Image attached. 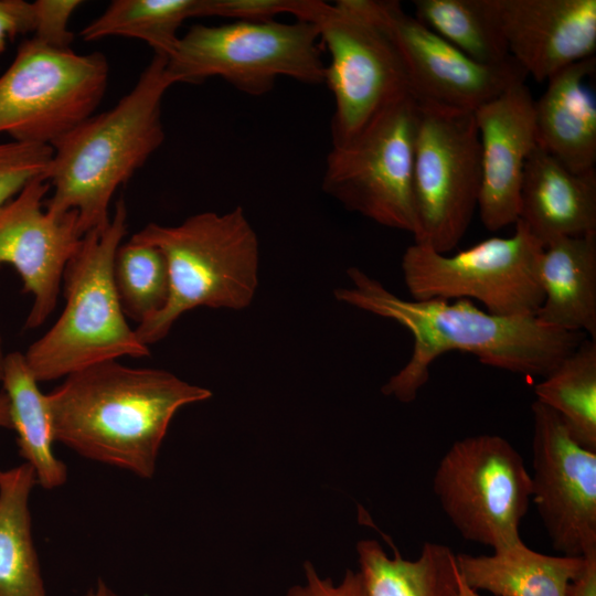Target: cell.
<instances>
[{"label": "cell", "instance_id": "obj_20", "mask_svg": "<svg viewBox=\"0 0 596 596\" xmlns=\"http://www.w3.org/2000/svg\"><path fill=\"white\" fill-rule=\"evenodd\" d=\"M543 323L596 340V233L547 244L539 263Z\"/></svg>", "mask_w": 596, "mask_h": 596}, {"label": "cell", "instance_id": "obj_15", "mask_svg": "<svg viewBox=\"0 0 596 596\" xmlns=\"http://www.w3.org/2000/svg\"><path fill=\"white\" fill-rule=\"evenodd\" d=\"M50 188L43 175L35 178L0 207V265H11L33 297L26 329L54 311L65 267L84 236L75 211L56 216L44 209Z\"/></svg>", "mask_w": 596, "mask_h": 596}, {"label": "cell", "instance_id": "obj_25", "mask_svg": "<svg viewBox=\"0 0 596 596\" xmlns=\"http://www.w3.org/2000/svg\"><path fill=\"white\" fill-rule=\"evenodd\" d=\"M534 393L536 401L558 414L578 444L596 450V340H582Z\"/></svg>", "mask_w": 596, "mask_h": 596}, {"label": "cell", "instance_id": "obj_11", "mask_svg": "<svg viewBox=\"0 0 596 596\" xmlns=\"http://www.w3.org/2000/svg\"><path fill=\"white\" fill-rule=\"evenodd\" d=\"M418 105L409 95L371 120L350 141L331 147L322 190L373 222L417 233L413 196Z\"/></svg>", "mask_w": 596, "mask_h": 596}, {"label": "cell", "instance_id": "obj_13", "mask_svg": "<svg viewBox=\"0 0 596 596\" xmlns=\"http://www.w3.org/2000/svg\"><path fill=\"white\" fill-rule=\"evenodd\" d=\"M531 499L562 555L596 551V450L578 444L562 418L534 401Z\"/></svg>", "mask_w": 596, "mask_h": 596}, {"label": "cell", "instance_id": "obj_30", "mask_svg": "<svg viewBox=\"0 0 596 596\" xmlns=\"http://www.w3.org/2000/svg\"><path fill=\"white\" fill-rule=\"evenodd\" d=\"M319 0H200V17H221L234 21L265 22L288 13L310 21Z\"/></svg>", "mask_w": 596, "mask_h": 596}, {"label": "cell", "instance_id": "obj_7", "mask_svg": "<svg viewBox=\"0 0 596 596\" xmlns=\"http://www.w3.org/2000/svg\"><path fill=\"white\" fill-rule=\"evenodd\" d=\"M310 22L316 24L330 56L324 84L334 100L331 147L340 146L409 96L408 78L398 50L374 15L370 0L319 1Z\"/></svg>", "mask_w": 596, "mask_h": 596}, {"label": "cell", "instance_id": "obj_32", "mask_svg": "<svg viewBox=\"0 0 596 596\" xmlns=\"http://www.w3.org/2000/svg\"><path fill=\"white\" fill-rule=\"evenodd\" d=\"M305 583L291 586L286 596H368L360 572L348 570L334 584L322 578L310 562L304 564Z\"/></svg>", "mask_w": 596, "mask_h": 596}, {"label": "cell", "instance_id": "obj_22", "mask_svg": "<svg viewBox=\"0 0 596 596\" xmlns=\"http://www.w3.org/2000/svg\"><path fill=\"white\" fill-rule=\"evenodd\" d=\"M1 382L9 398L20 456L33 468L41 487L50 490L63 486L67 467L53 453L55 437L47 397L39 389L23 353H7Z\"/></svg>", "mask_w": 596, "mask_h": 596}, {"label": "cell", "instance_id": "obj_16", "mask_svg": "<svg viewBox=\"0 0 596 596\" xmlns=\"http://www.w3.org/2000/svg\"><path fill=\"white\" fill-rule=\"evenodd\" d=\"M480 140L478 210L483 226L499 231L519 219L525 162L536 147L534 98L519 82L473 111Z\"/></svg>", "mask_w": 596, "mask_h": 596}, {"label": "cell", "instance_id": "obj_19", "mask_svg": "<svg viewBox=\"0 0 596 596\" xmlns=\"http://www.w3.org/2000/svg\"><path fill=\"white\" fill-rule=\"evenodd\" d=\"M595 56L574 63L552 75L534 100L536 146L573 172L595 170Z\"/></svg>", "mask_w": 596, "mask_h": 596}, {"label": "cell", "instance_id": "obj_27", "mask_svg": "<svg viewBox=\"0 0 596 596\" xmlns=\"http://www.w3.org/2000/svg\"><path fill=\"white\" fill-rule=\"evenodd\" d=\"M200 0H114L79 35L84 41L107 36L135 38L155 54L169 57L179 41L183 22L199 18Z\"/></svg>", "mask_w": 596, "mask_h": 596}, {"label": "cell", "instance_id": "obj_38", "mask_svg": "<svg viewBox=\"0 0 596 596\" xmlns=\"http://www.w3.org/2000/svg\"><path fill=\"white\" fill-rule=\"evenodd\" d=\"M6 355L7 353L4 352V348H3V339L0 332V382L2 379Z\"/></svg>", "mask_w": 596, "mask_h": 596}, {"label": "cell", "instance_id": "obj_4", "mask_svg": "<svg viewBox=\"0 0 596 596\" xmlns=\"http://www.w3.org/2000/svg\"><path fill=\"white\" fill-rule=\"evenodd\" d=\"M131 240L159 248L169 272L164 307L135 329L148 347L163 339L189 310H241L256 295L258 238L241 206L225 213H198L177 225L150 223Z\"/></svg>", "mask_w": 596, "mask_h": 596}, {"label": "cell", "instance_id": "obj_6", "mask_svg": "<svg viewBox=\"0 0 596 596\" xmlns=\"http://www.w3.org/2000/svg\"><path fill=\"white\" fill-rule=\"evenodd\" d=\"M167 71L175 84L217 76L252 96L267 94L281 76L309 85L326 81L318 29L305 20L194 24L179 38Z\"/></svg>", "mask_w": 596, "mask_h": 596}, {"label": "cell", "instance_id": "obj_10", "mask_svg": "<svg viewBox=\"0 0 596 596\" xmlns=\"http://www.w3.org/2000/svg\"><path fill=\"white\" fill-rule=\"evenodd\" d=\"M102 53L77 54L23 41L0 75V134L12 141L51 146L93 115L107 86Z\"/></svg>", "mask_w": 596, "mask_h": 596}, {"label": "cell", "instance_id": "obj_37", "mask_svg": "<svg viewBox=\"0 0 596 596\" xmlns=\"http://www.w3.org/2000/svg\"><path fill=\"white\" fill-rule=\"evenodd\" d=\"M458 571V570H457ZM458 579V595L457 596H481L479 592L470 588L459 576H457Z\"/></svg>", "mask_w": 596, "mask_h": 596}, {"label": "cell", "instance_id": "obj_31", "mask_svg": "<svg viewBox=\"0 0 596 596\" xmlns=\"http://www.w3.org/2000/svg\"><path fill=\"white\" fill-rule=\"evenodd\" d=\"M78 0H38L33 2V36L41 43L67 50L73 41L68 21L73 12L82 4Z\"/></svg>", "mask_w": 596, "mask_h": 596}, {"label": "cell", "instance_id": "obj_9", "mask_svg": "<svg viewBox=\"0 0 596 596\" xmlns=\"http://www.w3.org/2000/svg\"><path fill=\"white\" fill-rule=\"evenodd\" d=\"M444 513L465 539L493 551L520 542L532 496L523 457L505 438L480 434L456 440L433 477Z\"/></svg>", "mask_w": 596, "mask_h": 596}, {"label": "cell", "instance_id": "obj_29", "mask_svg": "<svg viewBox=\"0 0 596 596\" xmlns=\"http://www.w3.org/2000/svg\"><path fill=\"white\" fill-rule=\"evenodd\" d=\"M53 148L17 141L0 143V207L29 182L44 177Z\"/></svg>", "mask_w": 596, "mask_h": 596}, {"label": "cell", "instance_id": "obj_17", "mask_svg": "<svg viewBox=\"0 0 596 596\" xmlns=\"http://www.w3.org/2000/svg\"><path fill=\"white\" fill-rule=\"evenodd\" d=\"M509 55L536 82L594 56L596 0H493Z\"/></svg>", "mask_w": 596, "mask_h": 596}, {"label": "cell", "instance_id": "obj_35", "mask_svg": "<svg viewBox=\"0 0 596 596\" xmlns=\"http://www.w3.org/2000/svg\"><path fill=\"white\" fill-rule=\"evenodd\" d=\"M0 428L12 429L9 398L3 391L0 392Z\"/></svg>", "mask_w": 596, "mask_h": 596}, {"label": "cell", "instance_id": "obj_3", "mask_svg": "<svg viewBox=\"0 0 596 596\" xmlns=\"http://www.w3.org/2000/svg\"><path fill=\"white\" fill-rule=\"evenodd\" d=\"M173 84L167 57L155 54L113 108L89 116L51 145L44 173L53 188L44 202L50 214L75 211L83 235L107 226L115 192L164 140L161 104Z\"/></svg>", "mask_w": 596, "mask_h": 596}, {"label": "cell", "instance_id": "obj_28", "mask_svg": "<svg viewBox=\"0 0 596 596\" xmlns=\"http://www.w3.org/2000/svg\"><path fill=\"white\" fill-rule=\"evenodd\" d=\"M113 277L124 313L138 324L157 315L168 300L167 260L152 245L134 240L120 244Z\"/></svg>", "mask_w": 596, "mask_h": 596}, {"label": "cell", "instance_id": "obj_33", "mask_svg": "<svg viewBox=\"0 0 596 596\" xmlns=\"http://www.w3.org/2000/svg\"><path fill=\"white\" fill-rule=\"evenodd\" d=\"M33 2L0 0V54L6 51L8 41L20 34L33 33Z\"/></svg>", "mask_w": 596, "mask_h": 596}, {"label": "cell", "instance_id": "obj_36", "mask_svg": "<svg viewBox=\"0 0 596 596\" xmlns=\"http://www.w3.org/2000/svg\"><path fill=\"white\" fill-rule=\"evenodd\" d=\"M83 596H119L104 579L99 578L94 587Z\"/></svg>", "mask_w": 596, "mask_h": 596}, {"label": "cell", "instance_id": "obj_5", "mask_svg": "<svg viewBox=\"0 0 596 596\" xmlns=\"http://www.w3.org/2000/svg\"><path fill=\"white\" fill-rule=\"evenodd\" d=\"M127 232V207L115 205L106 227L86 233L64 274L65 306L56 322L24 354L38 382H47L121 356L149 355L126 320L113 277Z\"/></svg>", "mask_w": 596, "mask_h": 596}, {"label": "cell", "instance_id": "obj_23", "mask_svg": "<svg viewBox=\"0 0 596 596\" xmlns=\"http://www.w3.org/2000/svg\"><path fill=\"white\" fill-rule=\"evenodd\" d=\"M35 485L26 462L0 470V596H47L29 509Z\"/></svg>", "mask_w": 596, "mask_h": 596}, {"label": "cell", "instance_id": "obj_21", "mask_svg": "<svg viewBox=\"0 0 596 596\" xmlns=\"http://www.w3.org/2000/svg\"><path fill=\"white\" fill-rule=\"evenodd\" d=\"M455 557L461 579L493 596H567L584 565V556L546 555L522 540L491 555L458 553Z\"/></svg>", "mask_w": 596, "mask_h": 596}, {"label": "cell", "instance_id": "obj_1", "mask_svg": "<svg viewBox=\"0 0 596 596\" xmlns=\"http://www.w3.org/2000/svg\"><path fill=\"white\" fill-rule=\"evenodd\" d=\"M347 274L351 285L334 290L337 300L393 320L413 337L409 360L382 386L384 395L402 403L417 397L430 365L447 352H468L483 364L544 377L584 340V333L547 326L535 315L496 316L469 299H404L359 268Z\"/></svg>", "mask_w": 596, "mask_h": 596}, {"label": "cell", "instance_id": "obj_26", "mask_svg": "<svg viewBox=\"0 0 596 596\" xmlns=\"http://www.w3.org/2000/svg\"><path fill=\"white\" fill-rule=\"evenodd\" d=\"M415 18L476 62L511 60L493 0H415Z\"/></svg>", "mask_w": 596, "mask_h": 596}, {"label": "cell", "instance_id": "obj_8", "mask_svg": "<svg viewBox=\"0 0 596 596\" xmlns=\"http://www.w3.org/2000/svg\"><path fill=\"white\" fill-rule=\"evenodd\" d=\"M513 225L509 237H490L451 255L414 242L401 263L412 299H476L496 316L535 315L543 301L544 246L520 220Z\"/></svg>", "mask_w": 596, "mask_h": 596}, {"label": "cell", "instance_id": "obj_14", "mask_svg": "<svg viewBox=\"0 0 596 596\" xmlns=\"http://www.w3.org/2000/svg\"><path fill=\"white\" fill-rule=\"evenodd\" d=\"M404 63L412 97L419 106L475 111L526 73L513 60L497 65L473 61L394 0H370Z\"/></svg>", "mask_w": 596, "mask_h": 596}, {"label": "cell", "instance_id": "obj_2", "mask_svg": "<svg viewBox=\"0 0 596 596\" xmlns=\"http://www.w3.org/2000/svg\"><path fill=\"white\" fill-rule=\"evenodd\" d=\"M212 396L161 369L117 360L76 371L46 394L55 440L79 456L151 478L170 422Z\"/></svg>", "mask_w": 596, "mask_h": 596}, {"label": "cell", "instance_id": "obj_12", "mask_svg": "<svg viewBox=\"0 0 596 596\" xmlns=\"http://www.w3.org/2000/svg\"><path fill=\"white\" fill-rule=\"evenodd\" d=\"M481 183L472 111L419 106L414 140V242L448 254L468 230Z\"/></svg>", "mask_w": 596, "mask_h": 596}, {"label": "cell", "instance_id": "obj_24", "mask_svg": "<svg viewBox=\"0 0 596 596\" xmlns=\"http://www.w3.org/2000/svg\"><path fill=\"white\" fill-rule=\"evenodd\" d=\"M389 556L375 540L356 545L360 574L368 596H457L458 571L454 551L425 542L415 560H405L396 549Z\"/></svg>", "mask_w": 596, "mask_h": 596}, {"label": "cell", "instance_id": "obj_34", "mask_svg": "<svg viewBox=\"0 0 596 596\" xmlns=\"http://www.w3.org/2000/svg\"><path fill=\"white\" fill-rule=\"evenodd\" d=\"M567 596H596V551L584 556L583 568L570 584Z\"/></svg>", "mask_w": 596, "mask_h": 596}, {"label": "cell", "instance_id": "obj_18", "mask_svg": "<svg viewBox=\"0 0 596 596\" xmlns=\"http://www.w3.org/2000/svg\"><path fill=\"white\" fill-rule=\"evenodd\" d=\"M518 220L544 247L596 233V169L573 172L536 146L525 162Z\"/></svg>", "mask_w": 596, "mask_h": 596}]
</instances>
